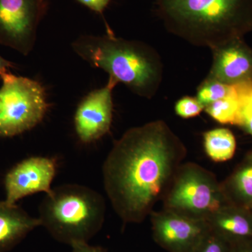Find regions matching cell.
I'll return each mask as SVG.
<instances>
[{
    "mask_svg": "<svg viewBox=\"0 0 252 252\" xmlns=\"http://www.w3.org/2000/svg\"><path fill=\"white\" fill-rule=\"evenodd\" d=\"M185 154L182 141L162 121L129 129L116 141L102 175L107 196L124 223H141L151 215Z\"/></svg>",
    "mask_w": 252,
    "mask_h": 252,
    "instance_id": "obj_1",
    "label": "cell"
},
{
    "mask_svg": "<svg viewBox=\"0 0 252 252\" xmlns=\"http://www.w3.org/2000/svg\"><path fill=\"white\" fill-rule=\"evenodd\" d=\"M167 31L212 50L252 31V0H154Z\"/></svg>",
    "mask_w": 252,
    "mask_h": 252,
    "instance_id": "obj_2",
    "label": "cell"
},
{
    "mask_svg": "<svg viewBox=\"0 0 252 252\" xmlns=\"http://www.w3.org/2000/svg\"><path fill=\"white\" fill-rule=\"evenodd\" d=\"M72 46L91 66L103 69L109 78L137 95L151 99L157 94L162 81L163 64L157 50L148 44L117 37L112 32L81 36Z\"/></svg>",
    "mask_w": 252,
    "mask_h": 252,
    "instance_id": "obj_3",
    "label": "cell"
},
{
    "mask_svg": "<svg viewBox=\"0 0 252 252\" xmlns=\"http://www.w3.org/2000/svg\"><path fill=\"white\" fill-rule=\"evenodd\" d=\"M41 225L58 242L72 246L89 243L105 219L103 197L85 186L67 184L52 189L39 207Z\"/></svg>",
    "mask_w": 252,
    "mask_h": 252,
    "instance_id": "obj_4",
    "label": "cell"
},
{
    "mask_svg": "<svg viewBox=\"0 0 252 252\" xmlns=\"http://www.w3.org/2000/svg\"><path fill=\"white\" fill-rule=\"evenodd\" d=\"M0 138L12 137L40 124L49 108L40 83L7 72L0 76Z\"/></svg>",
    "mask_w": 252,
    "mask_h": 252,
    "instance_id": "obj_5",
    "label": "cell"
},
{
    "mask_svg": "<svg viewBox=\"0 0 252 252\" xmlns=\"http://www.w3.org/2000/svg\"><path fill=\"white\" fill-rule=\"evenodd\" d=\"M165 196V209L205 221L227 205L214 175L194 164L180 167Z\"/></svg>",
    "mask_w": 252,
    "mask_h": 252,
    "instance_id": "obj_6",
    "label": "cell"
},
{
    "mask_svg": "<svg viewBox=\"0 0 252 252\" xmlns=\"http://www.w3.org/2000/svg\"><path fill=\"white\" fill-rule=\"evenodd\" d=\"M49 0H0V44L28 56Z\"/></svg>",
    "mask_w": 252,
    "mask_h": 252,
    "instance_id": "obj_7",
    "label": "cell"
},
{
    "mask_svg": "<svg viewBox=\"0 0 252 252\" xmlns=\"http://www.w3.org/2000/svg\"><path fill=\"white\" fill-rule=\"evenodd\" d=\"M151 217L154 240L169 252H193L211 230L205 220L167 209Z\"/></svg>",
    "mask_w": 252,
    "mask_h": 252,
    "instance_id": "obj_8",
    "label": "cell"
},
{
    "mask_svg": "<svg viewBox=\"0 0 252 252\" xmlns=\"http://www.w3.org/2000/svg\"><path fill=\"white\" fill-rule=\"evenodd\" d=\"M57 170V162L52 158L31 157L18 162L4 177L6 198L9 205L36 193H51Z\"/></svg>",
    "mask_w": 252,
    "mask_h": 252,
    "instance_id": "obj_9",
    "label": "cell"
},
{
    "mask_svg": "<svg viewBox=\"0 0 252 252\" xmlns=\"http://www.w3.org/2000/svg\"><path fill=\"white\" fill-rule=\"evenodd\" d=\"M117 84L109 78L107 85L91 91L78 105L74 114V129L83 143H92L109 132L114 108L112 91Z\"/></svg>",
    "mask_w": 252,
    "mask_h": 252,
    "instance_id": "obj_10",
    "label": "cell"
},
{
    "mask_svg": "<svg viewBox=\"0 0 252 252\" xmlns=\"http://www.w3.org/2000/svg\"><path fill=\"white\" fill-rule=\"evenodd\" d=\"M212 51V64L207 77L228 85L252 81V49L242 39Z\"/></svg>",
    "mask_w": 252,
    "mask_h": 252,
    "instance_id": "obj_11",
    "label": "cell"
},
{
    "mask_svg": "<svg viewBox=\"0 0 252 252\" xmlns=\"http://www.w3.org/2000/svg\"><path fill=\"white\" fill-rule=\"evenodd\" d=\"M40 225L39 218L31 217L17 205L0 200V252L11 251Z\"/></svg>",
    "mask_w": 252,
    "mask_h": 252,
    "instance_id": "obj_12",
    "label": "cell"
},
{
    "mask_svg": "<svg viewBox=\"0 0 252 252\" xmlns=\"http://www.w3.org/2000/svg\"><path fill=\"white\" fill-rule=\"evenodd\" d=\"M207 222L210 229L230 243L252 240V215L241 209L225 205Z\"/></svg>",
    "mask_w": 252,
    "mask_h": 252,
    "instance_id": "obj_13",
    "label": "cell"
},
{
    "mask_svg": "<svg viewBox=\"0 0 252 252\" xmlns=\"http://www.w3.org/2000/svg\"><path fill=\"white\" fill-rule=\"evenodd\" d=\"M207 155L215 162H225L233 157L236 140L233 132L224 127L207 131L203 135Z\"/></svg>",
    "mask_w": 252,
    "mask_h": 252,
    "instance_id": "obj_14",
    "label": "cell"
},
{
    "mask_svg": "<svg viewBox=\"0 0 252 252\" xmlns=\"http://www.w3.org/2000/svg\"><path fill=\"white\" fill-rule=\"evenodd\" d=\"M204 111L220 124L238 126L240 99L238 84H235L229 94L206 106Z\"/></svg>",
    "mask_w": 252,
    "mask_h": 252,
    "instance_id": "obj_15",
    "label": "cell"
},
{
    "mask_svg": "<svg viewBox=\"0 0 252 252\" xmlns=\"http://www.w3.org/2000/svg\"><path fill=\"white\" fill-rule=\"evenodd\" d=\"M234 86L228 85L207 77L199 86L195 97L205 107L229 94L234 89Z\"/></svg>",
    "mask_w": 252,
    "mask_h": 252,
    "instance_id": "obj_16",
    "label": "cell"
},
{
    "mask_svg": "<svg viewBox=\"0 0 252 252\" xmlns=\"http://www.w3.org/2000/svg\"><path fill=\"white\" fill-rule=\"evenodd\" d=\"M233 193L246 205H252V162L239 169L231 180Z\"/></svg>",
    "mask_w": 252,
    "mask_h": 252,
    "instance_id": "obj_17",
    "label": "cell"
},
{
    "mask_svg": "<svg viewBox=\"0 0 252 252\" xmlns=\"http://www.w3.org/2000/svg\"><path fill=\"white\" fill-rule=\"evenodd\" d=\"M239 126L252 136V81L238 84Z\"/></svg>",
    "mask_w": 252,
    "mask_h": 252,
    "instance_id": "obj_18",
    "label": "cell"
},
{
    "mask_svg": "<svg viewBox=\"0 0 252 252\" xmlns=\"http://www.w3.org/2000/svg\"><path fill=\"white\" fill-rule=\"evenodd\" d=\"M233 246L234 244L210 230L193 252H232Z\"/></svg>",
    "mask_w": 252,
    "mask_h": 252,
    "instance_id": "obj_19",
    "label": "cell"
},
{
    "mask_svg": "<svg viewBox=\"0 0 252 252\" xmlns=\"http://www.w3.org/2000/svg\"><path fill=\"white\" fill-rule=\"evenodd\" d=\"M205 109L196 97L185 96L176 102V114L182 119H191L198 116Z\"/></svg>",
    "mask_w": 252,
    "mask_h": 252,
    "instance_id": "obj_20",
    "label": "cell"
},
{
    "mask_svg": "<svg viewBox=\"0 0 252 252\" xmlns=\"http://www.w3.org/2000/svg\"><path fill=\"white\" fill-rule=\"evenodd\" d=\"M77 1L88 9L102 16H104V11L108 7L111 2V0H77Z\"/></svg>",
    "mask_w": 252,
    "mask_h": 252,
    "instance_id": "obj_21",
    "label": "cell"
},
{
    "mask_svg": "<svg viewBox=\"0 0 252 252\" xmlns=\"http://www.w3.org/2000/svg\"><path fill=\"white\" fill-rule=\"evenodd\" d=\"M72 252H107V250L100 246H93L89 243H78L72 246Z\"/></svg>",
    "mask_w": 252,
    "mask_h": 252,
    "instance_id": "obj_22",
    "label": "cell"
},
{
    "mask_svg": "<svg viewBox=\"0 0 252 252\" xmlns=\"http://www.w3.org/2000/svg\"><path fill=\"white\" fill-rule=\"evenodd\" d=\"M232 252H252V240L234 244Z\"/></svg>",
    "mask_w": 252,
    "mask_h": 252,
    "instance_id": "obj_23",
    "label": "cell"
},
{
    "mask_svg": "<svg viewBox=\"0 0 252 252\" xmlns=\"http://www.w3.org/2000/svg\"><path fill=\"white\" fill-rule=\"evenodd\" d=\"M14 68H16V65L14 63L10 62L0 56V76L9 72V69H14Z\"/></svg>",
    "mask_w": 252,
    "mask_h": 252,
    "instance_id": "obj_24",
    "label": "cell"
},
{
    "mask_svg": "<svg viewBox=\"0 0 252 252\" xmlns=\"http://www.w3.org/2000/svg\"><path fill=\"white\" fill-rule=\"evenodd\" d=\"M251 207H252V206H251Z\"/></svg>",
    "mask_w": 252,
    "mask_h": 252,
    "instance_id": "obj_25",
    "label": "cell"
}]
</instances>
